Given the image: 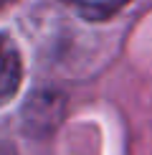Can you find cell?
Segmentation results:
<instances>
[{
  "mask_svg": "<svg viewBox=\"0 0 152 155\" xmlns=\"http://www.w3.org/2000/svg\"><path fill=\"white\" fill-rule=\"evenodd\" d=\"M86 21H106L117 10H122L129 0H63Z\"/></svg>",
  "mask_w": 152,
  "mask_h": 155,
  "instance_id": "7a4b0ae2",
  "label": "cell"
},
{
  "mask_svg": "<svg viewBox=\"0 0 152 155\" xmlns=\"http://www.w3.org/2000/svg\"><path fill=\"white\" fill-rule=\"evenodd\" d=\"M23 79V59L15 41L10 36L0 33V104L8 102L18 92Z\"/></svg>",
  "mask_w": 152,
  "mask_h": 155,
  "instance_id": "6da1fadb",
  "label": "cell"
}]
</instances>
